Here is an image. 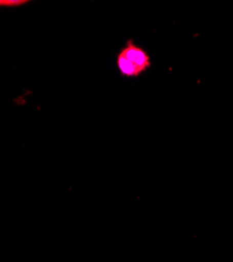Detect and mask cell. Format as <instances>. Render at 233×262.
Listing matches in <instances>:
<instances>
[{
	"instance_id": "6da1fadb",
	"label": "cell",
	"mask_w": 233,
	"mask_h": 262,
	"mask_svg": "<svg viewBox=\"0 0 233 262\" xmlns=\"http://www.w3.org/2000/svg\"><path fill=\"white\" fill-rule=\"evenodd\" d=\"M151 67V59L138 47L130 43L118 56V68L127 77H137Z\"/></svg>"
},
{
	"instance_id": "7a4b0ae2",
	"label": "cell",
	"mask_w": 233,
	"mask_h": 262,
	"mask_svg": "<svg viewBox=\"0 0 233 262\" xmlns=\"http://www.w3.org/2000/svg\"><path fill=\"white\" fill-rule=\"evenodd\" d=\"M26 4V2H23V0H0V7H15V6H20Z\"/></svg>"
}]
</instances>
